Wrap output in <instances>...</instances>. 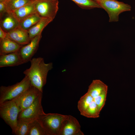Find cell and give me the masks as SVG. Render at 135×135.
I'll use <instances>...</instances> for the list:
<instances>
[{
    "mask_svg": "<svg viewBox=\"0 0 135 135\" xmlns=\"http://www.w3.org/2000/svg\"><path fill=\"white\" fill-rule=\"evenodd\" d=\"M30 62V68L24 71L23 73L28 77L32 85L42 92L48 73L53 68L52 63H45L44 58L40 57L33 58Z\"/></svg>",
    "mask_w": 135,
    "mask_h": 135,
    "instance_id": "6da1fadb",
    "label": "cell"
},
{
    "mask_svg": "<svg viewBox=\"0 0 135 135\" xmlns=\"http://www.w3.org/2000/svg\"><path fill=\"white\" fill-rule=\"evenodd\" d=\"M67 116L57 113H45L37 120L46 135H58L62 124Z\"/></svg>",
    "mask_w": 135,
    "mask_h": 135,
    "instance_id": "7a4b0ae2",
    "label": "cell"
},
{
    "mask_svg": "<svg viewBox=\"0 0 135 135\" xmlns=\"http://www.w3.org/2000/svg\"><path fill=\"white\" fill-rule=\"evenodd\" d=\"M30 81L28 76L24 78L20 82L8 86L0 87V104L7 100L14 99L31 86Z\"/></svg>",
    "mask_w": 135,
    "mask_h": 135,
    "instance_id": "3957f363",
    "label": "cell"
},
{
    "mask_svg": "<svg viewBox=\"0 0 135 135\" xmlns=\"http://www.w3.org/2000/svg\"><path fill=\"white\" fill-rule=\"evenodd\" d=\"M20 111L13 100H6L0 104V117L15 134L18 114Z\"/></svg>",
    "mask_w": 135,
    "mask_h": 135,
    "instance_id": "277c9868",
    "label": "cell"
},
{
    "mask_svg": "<svg viewBox=\"0 0 135 135\" xmlns=\"http://www.w3.org/2000/svg\"><path fill=\"white\" fill-rule=\"evenodd\" d=\"M97 2L108 14L110 22L118 21L120 14L131 9L130 5L117 0H100Z\"/></svg>",
    "mask_w": 135,
    "mask_h": 135,
    "instance_id": "5b68a950",
    "label": "cell"
},
{
    "mask_svg": "<svg viewBox=\"0 0 135 135\" xmlns=\"http://www.w3.org/2000/svg\"><path fill=\"white\" fill-rule=\"evenodd\" d=\"M42 93H40L30 106L19 112L18 119L31 122L37 120L40 116L45 113L42 104Z\"/></svg>",
    "mask_w": 135,
    "mask_h": 135,
    "instance_id": "8992f818",
    "label": "cell"
},
{
    "mask_svg": "<svg viewBox=\"0 0 135 135\" xmlns=\"http://www.w3.org/2000/svg\"><path fill=\"white\" fill-rule=\"evenodd\" d=\"M58 0H40L36 1L35 8L36 13L42 18L53 20L58 10Z\"/></svg>",
    "mask_w": 135,
    "mask_h": 135,
    "instance_id": "52a82bcc",
    "label": "cell"
},
{
    "mask_svg": "<svg viewBox=\"0 0 135 135\" xmlns=\"http://www.w3.org/2000/svg\"><path fill=\"white\" fill-rule=\"evenodd\" d=\"M41 92L31 84L29 88L12 100L15 102L20 112L30 106Z\"/></svg>",
    "mask_w": 135,
    "mask_h": 135,
    "instance_id": "ba28073f",
    "label": "cell"
},
{
    "mask_svg": "<svg viewBox=\"0 0 135 135\" xmlns=\"http://www.w3.org/2000/svg\"><path fill=\"white\" fill-rule=\"evenodd\" d=\"M84 135L76 119L72 116L67 115L62 124L58 135Z\"/></svg>",
    "mask_w": 135,
    "mask_h": 135,
    "instance_id": "9c48e42d",
    "label": "cell"
},
{
    "mask_svg": "<svg viewBox=\"0 0 135 135\" xmlns=\"http://www.w3.org/2000/svg\"><path fill=\"white\" fill-rule=\"evenodd\" d=\"M42 36V34L36 36L31 39L28 44L23 46L19 50L24 63L30 61L36 52Z\"/></svg>",
    "mask_w": 135,
    "mask_h": 135,
    "instance_id": "30bf717a",
    "label": "cell"
},
{
    "mask_svg": "<svg viewBox=\"0 0 135 135\" xmlns=\"http://www.w3.org/2000/svg\"><path fill=\"white\" fill-rule=\"evenodd\" d=\"M6 37L22 46L28 44L31 40L28 30L24 29L20 25L6 32Z\"/></svg>",
    "mask_w": 135,
    "mask_h": 135,
    "instance_id": "8fae6325",
    "label": "cell"
},
{
    "mask_svg": "<svg viewBox=\"0 0 135 135\" xmlns=\"http://www.w3.org/2000/svg\"><path fill=\"white\" fill-rule=\"evenodd\" d=\"M24 64L18 51L0 55V67L14 66Z\"/></svg>",
    "mask_w": 135,
    "mask_h": 135,
    "instance_id": "7c38bea8",
    "label": "cell"
},
{
    "mask_svg": "<svg viewBox=\"0 0 135 135\" xmlns=\"http://www.w3.org/2000/svg\"><path fill=\"white\" fill-rule=\"evenodd\" d=\"M36 1L27 4L11 13L20 23L27 17L36 13L35 6Z\"/></svg>",
    "mask_w": 135,
    "mask_h": 135,
    "instance_id": "4fadbf2b",
    "label": "cell"
},
{
    "mask_svg": "<svg viewBox=\"0 0 135 135\" xmlns=\"http://www.w3.org/2000/svg\"><path fill=\"white\" fill-rule=\"evenodd\" d=\"M0 55L18 51L23 46L6 37L0 40Z\"/></svg>",
    "mask_w": 135,
    "mask_h": 135,
    "instance_id": "5bb4252c",
    "label": "cell"
},
{
    "mask_svg": "<svg viewBox=\"0 0 135 135\" xmlns=\"http://www.w3.org/2000/svg\"><path fill=\"white\" fill-rule=\"evenodd\" d=\"M0 19V26L6 32L14 29L20 24V23L10 13H6Z\"/></svg>",
    "mask_w": 135,
    "mask_h": 135,
    "instance_id": "9a60e30c",
    "label": "cell"
},
{
    "mask_svg": "<svg viewBox=\"0 0 135 135\" xmlns=\"http://www.w3.org/2000/svg\"><path fill=\"white\" fill-rule=\"evenodd\" d=\"M53 20L46 18H42L37 23L28 30L29 36L31 40L37 35L42 34L44 29Z\"/></svg>",
    "mask_w": 135,
    "mask_h": 135,
    "instance_id": "2e32d148",
    "label": "cell"
},
{
    "mask_svg": "<svg viewBox=\"0 0 135 135\" xmlns=\"http://www.w3.org/2000/svg\"><path fill=\"white\" fill-rule=\"evenodd\" d=\"M42 18L36 13L27 17L20 23V26L24 29L28 30L38 22Z\"/></svg>",
    "mask_w": 135,
    "mask_h": 135,
    "instance_id": "e0dca14e",
    "label": "cell"
},
{
    "mask_svg": "<svg viewBox=\"0 0 135 135\" xmlns=\"http://www.w3.org/2000/svg\"><path fill=\"white\" fill-rule=\"evenodd\" d=\"M34 1V0H7L6 3L7 12L11 13L16 9Z\"/></svg>",
    "mask_w": 135,
    "mask_h": 135,
    "instance_id": "ac0fdd59",
    "label": "cell"
},
{
    "mask_svg": "<svg viewBox=\"0 0 135 135\" xmlns=\"http://www.w3.org/2000/svg\"><path fill=\"white\" fill-rule=\"evenodd\" d=\"M27 135H46V132L39 122L36 120L30 123Z\"/></svg>",
    "mask_w": 135,
    "mask_h": 135,
    "instance_id": "d6986e66",
    "label": "cell"
},
{
    "mask_svg": "<svg viewBox=\"0 0 135 135\" xmlns=\"http://www.w3.org/2000/svg\"><path fill=\"white\" fill-rule=\"evenodd\" d=\"M82 9H91L101 7L96 2L92 0H71Z\"/></svg>",
    "mask_w": 135,
    "mask_h": 135,
    "instance_id": "ffe728a7",
    "label": "cell"
},
{
    "mask_svg": "<svg viewBox=\"0 0 135 135\" xmlns=\"http://www.w3.org/2000/svg\"><path fill=\"white\" fill-rule=\"evenodd\" d=\"M30 122L22 119H18L15 134L16 135H27Z\"/></svg>",
    "mask_w": 135,
    "mask_h": 135,
    "instance_id": "44dd1931",
    "label": "cell"
},
{
    "mask_svg": "<svg viewBox=\"0 0 135 135\" xmlns=\"http://www.w3.org/2000/svg\"><path fill=\"white\" fill-rule=\"evenodd\" d=\"M7 12V10L6 2H0V18Z\"/></svg>",
    "mask_w": 135,
    "mask_h": 135,
    "instance_id": "7402d4cb",
    "label": "cell"
},
{
    "mask_svg": "<svg viewBox=\"0 0 135 135\" xmlns=\"http://www.w3.org/2000/svg\"><path fill=\"white\" fill-rule=\"evenodd\" d=\"M6 37V32L0 26V40H3Z\"/></svg>",
    "mask_w": 135,
    "mask_h": 135,
    "instance_id": "603a6c76",
    "label": "cell"
},
{
    "mask_svg": "<svg viewBox=\"0 0 135 135\" xmlns=\"http://www.w3.org/2000/svg\"><path fill=\"white\" fill-rule=\"evenodd\" d=\"M7 0H0V2H6Z\"/></svg>",
    "mask_w": 135,
    "mask_h": 135,
    "instance_id": "cb8c5ba5",
    "label": "cell"
},
{
    "mask_svg": "<svg viewBox=\"0 0 135 135\" xmlns=\"http://www.w3.org/2000/svg\"><path fill=\"white\" fill-rule=\"evenodd\" d=\"M94 0L95 2H97L99 0Z\"/></svg>",
    "mask_w": 135,
    "mask_h": 135,
    "instance_id": "d4e9b609",
    "label": "cell"
},
{
    "mask_svg": "<svg viewBox=\"0 0 135 135\" xmlns=\"http://www.w3.org/2000/svg\"><path fill=\"white\" fill-rule=\"evenodd\" d=\"M34 0V1H39V0Z\"/></svg>",
    "mask_w": 135,
    "mask_h": 135,
    "instance_id": "484cf974",
    "label": "cell"
}]
</instances>
